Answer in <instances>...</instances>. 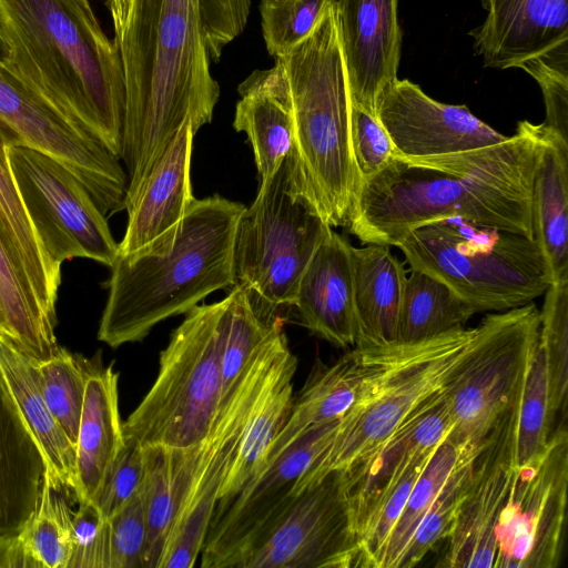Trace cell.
<instances>
[{"label":"cell","mask_w":568,"mask_h":568,"mask_svg":"<svg viewBox=\"0 0 568 568\" xmlns=\"http://www.w3.org/2000/svg\"><path fill=\"white\" fill-rule=\"evenodd\" d=\"M0 368L30 427L53 480L68 497L77 491L75 446L50 410L38 361L8 333L0 331Z\"/></svg>","instance_id":"27"},{"label":"cell","mask_w":568,"mask_h":568,"mask_svg":"<svg viewBox=\"0 0 568 568\" xmlns=\"http://www.w3.org/2000/svg\"><path fill=\"white\" fill-rule=\"evenodd\" d=\"M73 511V549L68 568H109L110 527L92 503Z\"/></svg>","instance_id":"48"},{"label":"cell","mask_w":568,"mask_h":568,"mask_svg":"<svg viewBox=\"0 0 568 568\" xmlns=\"http://www.w3.org/2000/svg\"><path fill=\"white\" fill-rule=\"evenodd\" d=\"M476 456L464 460L448 478L413 534L398 568L416 566L436 542L448 538L470 487Z\"/></svg>","instance_id":"42"},{"label":"cell","mask_w":568,"mask_h":568,"mask_svg":"<svg viewBox=\"0 0 568 568\" xmlns=\"http://www.w3.org/2000/svg\"><path fill=\"white\" fill-rule=\"evenodd\" d=\"M335 8L352 101L375 113L381 94L398 79V0H336Z\"/></svg>","instance_id":"21"},{"label":"cell","mask_w":568,"mask_h":568,"mask_svg":"<svg viewBox=\"0 0 568 568\" xmlns=\"http://www.w3.org/2000/svg\"><path fill=\"white\" fill-rule=\"evenodd\" d=\"M251 0H129L114 29L125 83L120 159L128 179L124 209L178 131L210 123L220 98L211 73L245 29Z\"/></svg>","instance_id":"1"},{"label":"cell","mask_w":568,"mask_h":568,"mask_svg":"<svg viewBox=\"0 0 568 568\" xmlns=\"http://www.w3.org/2000/svg\"><path fill=\"white\" fill-rule=\"evenodd\" d=\"M226 298L220 406L230 399L263 349L284 332L282 320L260 310L242 285H233Z\"/></svg>","instance_id":"34"},{"label":"cell","mask_w":568,"mask_h":568,"mask_svg":"<svg viewBox=\"0 0 568 568\" xmlns=\"http://www.w3.org/2000/svg\"><path fill=\"white\" fill-rule=\"evenodd\" d=\"M0 131L10 143L38 150L68 168L105 216L124 209L128 179L121 159L37 94L3 62Z\"/></svg>","instance_id":"14"},{"label":"cell","mask_w":568,"mask_h":568,"mask_svg":"<svg viewBox=\"0 0 568 568\" xmlns=\"http://www.w3.org/2000/svg\"><path fill=\"white\" fill-rule=\"evenodd\" d=\"M44 468L38 505L19 531L29 568H68L73 549V510Z\"/></svg>","instance_id":"37"},{"label":"cell","mask_w":568,"mask_h":568,"mask_svg":"<svg viewBox=\"0 0 568 568\" xmlns=\"http://www.w3.org/2000/svg\"><path fill=\"white\" fill-rule=\"evenodd\" d=\"M475 327H458L410 344H394L367 389L339 419L331 444L297 486L346 469L383 443L425 400L442 390L462 361Z\"/></svg>","instance_id":"8"},{"label":"cell","mask_w":568,"mask_h":568,"mask_svg":"<svg viewBox=\"0 0 568 568\" xmlns=\"http://www.w3.org/2000/svg\"><path fill=\"white\" fill-rule=\"evenodd\" d=\"M294 358L285 333H281L258 355L230 399L220 406L211 429L195 447L191 483L159 568H191L200 558L245 427L270 386Z\"/></svg>","instance_id":"11"},{"label":"cell","mask_w":568,"mask_h":568,"mask_svg":"<svg viewBox=\"0 0 568 568\" xmlns=\"http://www.w3.org/2000/svg\"><path fill=\"white\" fill-rule=\"evenodd\" d=\"M8 53H9L8 45L0 32V62L4 63L7 61Z\"/></svg>","instance_id":"51"},{"label":"cell","mask_w":568,"mask_h":568,"mask_svg":"<svg viewBox=\"0 0 568 568\" xmlns=\"http://www.w3.org/2000/svg\"><path fill=\"white\" fill-rule=\"evenodd\" d=\"M7 153L21 201L48 256L60 267L75 257L111 266L118 243L83 183L58 160L32 148L10 143Z\"/></svg>","instance_id":"13"},{"label":"cell","mask_w":568,"mask_h":568,"mask_svg":"<svg viewBox=\"0 0 568 568\" xmlns=\"http://www.w3.org/2000/svg\"><path fill=\"white\" fill-rule=\"evenodd\" d=\"M486 17L469 32L487 68H518L568 41V0H480Z\"/></svg>","instance_id":"22"},{"label":"cell","mask_w":568,"mask_h":568,"mask_svg":"<svg viewBox=\"0 0 568 568\" xmlns=\"http://www.w3.org/2000/svg\"><path fill=\"white\" fill-rule=\"evenodd\" d=\"M554 420L549 406L546 358L538 338L515 406L511 439L514 468L531 464L544 453L552 433Z\"/></svg>","instance_id":"39"},{"label":"cell","mask_w":568,"mask_h":568,"mask_svg":"<svg viewBox=\"0 0 568 568\" xmlns=\"http://www.w3.org/2000/svg\"><path fill=\"white\" fill-rule=\"evenodd\" d=\"M336 0H261L260 13L267 52L281 57L304 40Z\"/></svg>","instance_id":"43"},{"label":"cell","mask_w":568,"mask_h":568,"mask_svg":"<svg viewBox=\"0 0 568 568\" xmlns=\"http://www.w3.org/2000/svg\"><path fill=\"white\" fill-rule=\"evenodd\" d=\"M245 207L219 194L194 199L168 252L116 256L98 339L112 348L141 342L162 321L235 285L234 240Z\"/></svg>","instance_id":"4"},{"label":"cell","mask_w":568,"mask_h":568,"mask_svg":"<svg viewBox=\"0 0 568 568\" xmlns=\"http://www.w3.org/2000/svg\"><path fill=\"white\" fill-rule=\"evenodd\" d=\"M535 304L486 315L443 388L452 418L446 437L481 449L515 406L531 352L539 338Z\"/></svg>","instance_id":"10"},{"label":"cell","mask_w":568,"mask_h":568,"mask_svg":"<svg viewBox=\"0 0 568 568\" xmlns=\"http://www.w3.org/2000/svg\"><path fill=\"white\" fill-rule=\"evenodd\" d=\"M386 244L352 246L356 346L397 344V325L407 271Z\"/></svg>","instance_id":"29"},{"label":"cell","mask_w":568,"mask_h":568,"mask_svg":"<svg viewBox=\"0 0 568 568\" xmlns=\"http://www.w3.org/2000/svg\"><path fill=\"white\" fill-rule=\"evenodd\" d=\"M351 250L332 230L304 270L292 305L303 326L341 348L357 343Z\"/></svg>","instance_id":"24"},{"label":"cell","mask_w":568,"mask_h":568,"mask_svg":"<svg viewBox=\"0 0 568 568\" xmlns=\"http://www.w3.org/2000/svg\"><path fill=\"white\" fill-rule=\"evenodd\" d=\"M194 135L191 121H186L152 166L136 200L126 210V229L116 256L159 254L171 248L195 199L191 184Z\"/></svg>","instance_id":"20"},{"label":"cell","mask_w":568,"mask_h":568,"mask_svg":"<svg viewBox=\"0 0 568 568\" xmlns=\"http://www.w3.org/2000/svg\"><path fill=\"white\" fill-rule=\"evenodd\" d=\"M294 358L270 386L245 427L225 477L216 507L232 498L266 464L268 452L285 426L293 404Z\"/></svg>","instance_id":"33"},{"label":"cell","mask_w":568,"mask_h":568,"mask_svg":"<svg viewBox=\"0 0 568 568\" xmlns=\"http://www.w3.org/2000/svg\"><path fill=\"white\" fill-rule=\"evenodd\" d=\"M226 296L185 313L160 353L158 376L123 422L124 438L142 447L200 444L219 413Z\"/></svg>","instance_id":"6"},{"label":"cell","mask_w":568,"mask_h":568,"mask_svg":"<svg viewBox=\"0 0 568 568\" xmlns=\"http://www.w3.org/2000/svg\"><path fill=\"white\" fill-rule=\"evenodd\" d=\"M144 475V447L124 438V444L110 466L94 501L105 519L113 517L140 491Z\"/></svg>","instance_id":"45"},{"label":"cell","mask_w":568,"mask_h":568,"mask_svg":"<svg viewBox=\"0 0 568 568\" xmlns=\"http://www.w3.org/2000/svg\"><path fill=\"white\" fill-rule=\"evenodd\" d=\"M338 422L304 432L215 508L200 555L202 568H233L245 546L285 506L305 470L331 444Z\"/></svg>","instance_id":"16"},{"label":"cell","mask_w":568,"mask_h":568,"mask_svg":"<svg viewBox=\"0 0 568 568\" xmlns=\"http://www.w3.org/2000/svg\"><path fill=\"white\" fill-rule=\"evenodd\" d=\"M531 190L534 240L550 281L568 278V142L544 126Z\"/></svg>","instance_id":"30"},{"label":"cell","mask_w":568,"mask_h":568,"mask_svg":"<svg viewBox=\"0 0 568 568\" xmlns=\"http://www.w3.org/2000/svg\"><path fill=\"white\" fill-rule=\"evenodd\" d=\"M233 126L252 145L260 183L272 179L293 144V116L286 75L275 60L255 70L239 87Z\"/></svg>","instance_id":"26"},{"label":"cell","mask_w":568,"mask_h":568,"mask_svg":"<svg viewBox=\"0 0 568 568\" xmlns=\"http://www.w3.org/2000/svg\"><path fill=\"white\" fill-rule=\"evenodd\" d=\"M129 0H106V6L111 14L113 29L119 28L126 13Z\"/></svg>","instance_id":"50"},{"label":"cell","mask_w":568,"mask_h":568,"mask_svg":"<svg viewBox=\"0 0 568 568\" xmlns=\"http://www.w3.org/2000/svg\"><path fill=\"white\" fill-rule=\"evenodd\" d=\"M0 311L9 334L38 362L58 351L55 324L42 312L1 227Z\"/></svg>","instance_id":"36"},{"label":"cell","mask_w":568,"mask_h":568,"mask_svg":"<svg viewBox=\"0 0 568 568\" xmlns=\"http://www.w3.org/2000/svg\"><path fill=\"white\" fill-rule=\"evenodd\" d=\"M141 489L109 519V568H144L146 519Z\"/></svg>","instance_id":"47"},{"label":"cell","mask_w":568,"mask_h":568,"mask_svg":"<svg viewBox=\"0 0 568 568\" xmlns=\"http://www.w3.org/2000/svg\"><path fill=\"white\" fill-rule=\"evenodd\" d=\"M9 144L0 131V227L42 312L57 324L61 267L48 256L28 217L10 170Z\"/></svg>","instance_id":"32"},{"label":"cell","mask_w":568,"mask_h":568,"mask_svg":"<svg viewBox=\"0 0 568 568\" xmlns=\"http://www.w3.org/2000/svg\"><path fill=\"white\" fill-rule=\"evenodd\" d=\"M540 315L539 343L546 358L548 396L554 419L566 415L568 394V278L546 290Z\"/></svg>","instance_id":"40"},{"label":"cell","mask_w":568,"mask_h":568,"mask_svg":"<svg viewBox=\"0 0 568 568\" xmlns=\"http://www.w3.org/2000/svg\"><path fill=\"white\" fill-rule=\"evenodd\" d=\"M568 490V432L550 435L544 453L516 469L496 526L494 568H557L564 549Z\"/></svg>","instance_id":"15"},{"label":"cell","mask_w":568,"mask_h":568,"mask_svg":"<svg viewBox=\"0 0 568 568\" xmlns=\"http://www.w3.org/2000/svg\"><path fill=\"white\" fill-rule=\"evenodd\" d=\"M542 135L541 124L523 120L497 144L438 156L394 155L361 184L346 226L362 243L389 246L449 219L534 240L531 190Z\"/></svg>","instance_id":"2"},{"label":"cell","mask_w":568,"mask_h":568,"mask_svg":"<svg viewBox=\"0 0 568 568\" xmlns=\"http://www.w3.org/2000/svg\"><path fill=\"white\" fill-rule=\"evenodd\" d=\"M119 373L100 353L87 362V382L75 443L74 499L94 504L104 477L124 444L119 409Z\"/></svg>","instance_id":"25"},{"label":"cell","mask_w":568,"mask_h":568,"mask_svg":"<svg viewBox=\"0 0 568 568\" xmlns=\"http://www.w3.org/2000/svg\"><path fill=\"white\" fill-rule=\"evenodd\" d=\"M452 426L442 389L416 408L378 448L344 469L358 538L398 481L415 465L430 459Z\"/></svg>","instance_id":"19"},{"label":"cell","mask_w":568,"mask_h":568,"mask_svg":"<svg viewBox=\"0 0 568 568\" xmlns=\"http://www.w3.org/2000/svg\"><path fill=\"white\" fill-rule=\"evenodd\" d=\"M515 406L494 429L474 460L470 487L460 504L437 567L494 568L496 526L515 473L511 464Z\"/></svg>","instance_id":"18"},{"label":"cell","mask_w":568,"mask_h":568,"mask_svg":"<svg viewBox=\"0 0 568 568\" xmlns=\"http://www.w3.org/2000/svg\"><path fill=\"white\" fill-rule=\"evenodd\" d=\"M0 568H29L19 532H0Z\"/></svg>","instance_id":"49"},{"label":"cell","mask_w":568,"mask_h":568,"mask_svg":"<svg viewBox=\"0 0 568 568\" xmlns=\"http://www.w3.org/2000/svg\"><path fill=\"white\" fill-rule=\"evenodd\" d=\"M390 346H355L332 364L317 359L305 384L293 396L290 417L266 463L307 429L339 420L381 371Z\"/></svg>","instance_id":"23"},{"label":"cell","mask_w":568,"mask_h":568,"mask_svg":"<svg viewBox=\"0 0 568 568\" xmlns=\"http://www.w3.org/2000/svg\"><path fill=\"white\" fill-rule=\"evenodd\" d=\"M0 331L1 332H6V333L9 334V331H8V328H7L6 324H4L1 311H0Z\"/></svg>","instance_id":"52"},{"label":"cell","mask_w":568,"mask_h":568,"mask_svg":"<svg viewBox=\"0 0 568 568\" xmlns=\"http://www.w3.org/2000/svg\"><path fill=\"white\" fill-rule=\"evenodd\" d=\"M475 313L444 282L409 268L398 316L397 344L416 343L464 327Z\"/></svg>","instance_id":"35"},{"label":"cell","mask_w":568,"mask_h":568,"mask_svg":"<svg viewBox=\"0 0 568 568\" xmlns=\"http://www.w3.org/2000/svg\"><path fill=\"white\" fill-rule=\"evenodd\" d=\"M395 246L410 270L444 282L477 312L526 305L551 283L535 240L460 219L419 226Z\"/></svg>","instance_id":"7"},{"label":"cell","mask_w":568,"mask_h":568,"mask_svg":"<svg viewBox=\"0 0 568 568\" xmlns=\"http://www.w3.org/2000/svg\"><path fill=\"white\" fill-rule=\"evenodd\" d=\"M275 60L290 90L291 183L331 226H346L361 180L352 149L353 101L335 3L304 40Z\"/></svg>","instance_id":"5"},{"label":"cell","mask_w":568,"mask_h":568,"mask_svg":"<svg viewBox=\"0 0 568 568\" xmlns=\"http://www.w3.org/2000/svg\"><path fill=\"white\" fill-rule=\"evenodd\" d=\"M45 463L0 368V532L18 534L33 514Z\"/></svg>","instance_id":"28"},{"label":"cell","mask_w":568,"mask_h":568,"mask_svg":"<svg viewBox=\"0 0 568 568\" xmlns=\"http://www.w3.org/2000/svg\"><path fill=\"white\" fill-rule=\"evenodd\" d=\"M351 140L361 184L385 169L395 155L394 144L376 114L354 103Z\"/></svg>","instance_id":"46"},{"label":"cell","mask_w":568,"mask_h":568,"mask_svg":"<svg viewBox=\"0 0 568 568\" xmlns=\"http://www.w3.org/2000/svg\"><path fill=\"white\" fill-rule=\"evenodd\" d=\"M539 84L546 108L544 126L568 142V41L518 67Z\"/></svg>","instance_id":"44"},{"label":"cell","mask_w":568,"mask_h":568,"mask_svg":"<svg viewBox=\"0 0 568 568\" xmlns=\"http://www.w3.org/2000/svg\"><path fill=\"white\" fill-rule=\"evenodd\" d=\"M375 114L394 144L395 155L400 158L454 154L508 138L466 105L438 102L407 79H397L381 94Z\"/></svg>","instance_id":"17"},{"label":"cell","mask_w":568,"mask_h":568,"mask_svg":"<svg viewBox=\"0 0 568 568\" xmlns=\"http://www.w3.org/2000/svg\"><path fill=\"white\" fill-rule=\"evenodd\" d=\"M144 452L145 475L141 489L146 519L144 568H159L191 483L195 446L186 449L148 446Z\"/></svg>","instance_id":"31"},{"label":"cell","mask_w":568,"mask_h":568,"mask_svg":"<svg viewBox=\"0 0 568 568\" xmlns=\"http://www.w3.org/2000/svg\"><path fill=\"white\" fill-rule=\"evenodd\" d=\"M332 226L290 179L286 159L260 183L240 216L234 240L236 283L268 314L292 306L304 270ZM235 283V284H236Z\"/></svg>","instance_id":"9"},{"label":"cell","mask_w":568,"mask_h":568,"mask_svg":"<svg viewBox=\"0 0 568 568\" xmlns=\"http://www.w3.org/2000/svg\"><path fill=\"white\" fill-rule=\"evenodd\" d=\"M481 449L458 446L447 438L443 440L415 483L376 568H398L413 534L448 478L464 460L478 455Z\"/></svg>","instance_id":"38"},{"label":"cell","mask_w":568,"mask_h":568,"mask_svg":"<svg viewBox=\"0 0 568 568\" xmlns=\"http://www.w3.org/2000/svg\"><path fill=\"white\" fill-rule=\"evenodd\" d=\"M88 358L59 346L38 362L45 402L70 440L77 443L82 414Z\"/></svg>","instance_id":"41"},{"label":"cell","mask_w":568,"mask_h":568,"mask_svg":"<svg viewBox=\"0 0 568 568\" xmlns=\"http://www.w3.org/2000/svg\"><path fill=\"white\" fill-rule=\"evenodd\" d=\"M6 65L120 158L125 83L120 53L89 0H0Z\"/></svg>","instance_id":"3"},{"label":"cell","mask_w":568,"mask_h":568,"mask_svg":"<svg viewBox=\"0 0 568 568\" xmlns=\"http://www.w3.org/2000/svg\"><path fill=\"white\" fill-rule=\"evenodd\" d=\"M361 567L344 469L297 486L245 546L233 568Z\"/></svg>","instance_id":"12"}]
</instances>
